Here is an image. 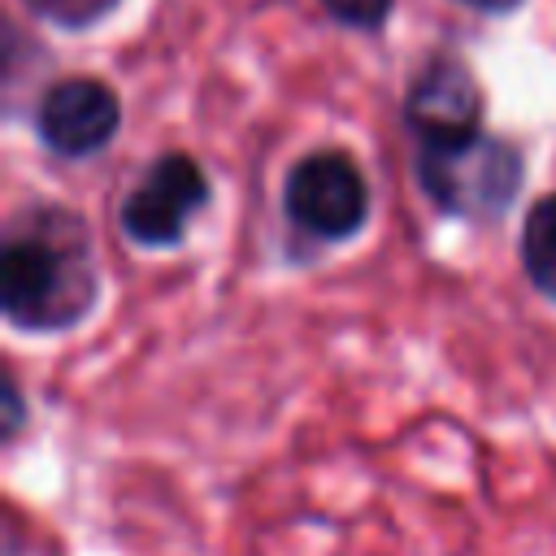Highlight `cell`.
Instances as JSON below:
<instances>
[{
	"mask_svg": "<svg viewBox=\"0 0 556 556\" xmlns=\"http://www.w3.org/2000/svg\"><path fill=\"white\" fill-rule=\"evenodd\" d=\"M0 300L4 317L26 330L74 326L96 300V269L83 248L52 235H17L0 256Z\"/></svg>",
	"mask_w": 556,
	"mask_h": 556,
	"instance_id": "1",
	"label": "cell"
},
{
	"mask_svg": "<svg viewBox=\"0 0 556 556\" xmlns=\"http://www.w3.org/2000/svg\"><path fill=\"white\" fill-rule=\"evenodd\" d=\"M287 217L317 235V239H348L365 226L369 213V187L352 156L343 152H313L300 165H291L282 187Z\"/></svg>",
	"mask_w": 556,
	"mask_h": 556,
	"instance_id": "3",
	"label": "cell"
},
{
	"mask_svg": "<svg viewBox=\"0 0 556 556\" xmlns=\"http://www.w3.org/2000/svg\"><path fill=\"white\" fill-rule=\"evenodd\" d=\"M35 4H43V9H52V13H91V9H100L104 0H35Z\"/></svg>",
	"mask_w": 556,
	"mask_h": 556,
	"instance_id": "9",
	"label": "cell"
},
{
	"mask_svg": "<svg viewBox=\"0 0 556 556\" xmlns=\"http://www.w3.org/2000/svg\"><path fill=\"white\" fill-rule=\"evenodd\" d=\"M208 200V182L200 165L182 152H165L126 195L122 204V230L143 248L178 243L191 213H200Z\"/></svg>",
	"mask_w": 556,
	"mask_h": 556,
	"instance_id": "4",
	"label": "cell"
},
{
	"mask_svg": "<svg viewBox=\"0 0 556 556\" xmlns=\"http://www.w3.org/2000/svg\"><path fill=\"white\" fill-rule=\"evenodd\" d=\"M39 139L61 156H87L117 135L122 104L100 78H61L39 100Z\"/></svg>",
	"mask_w": 556,
	"mask_h": 556,
	"instance_id": "5",
	"label": "cell"
},
{
	"mask_svg": "<svg viewBox=\"0 0 556 556\" xmlns=\"http://www.w3.org/2000/svg\"><path fill=\"white\" fill-rule=\"evenodd\" d=\"M521 261L530 282L556 300V195L539 200L521 230Z\"/></svg>",
	"mask_w": 556,
	"mask_h": 556,
	"instance_id": "7",
	"label": "cell"
},
{
	"mask_svg": "<svg viewBox=\"0 0 556 556\" xmlns=\"http://www.w3.org/2000/svg\"><path fill=\"white\" fill-rule=\"evenodd\" d=\"M326 9L348 26H378L391 13V0H326Z\"/></svg>",
	"mask_w": 556,
	"mask_h": 556,
	"instance_id": "8",
	"label": "cell"
},
{
	"mask_svg": "<svg viewBox=\"0 0 556 556\" xmlns=\"http://www.w3.org/2000/svg\"><path fill=\"white\" fill-rule=\"evenodd\" d=\"M469 9H482V13H508V9H517L521 0H465Z\"/></svg>",
	"mask_w": 556,
	"mask_h": 556,
	"instance_id": "10",
	"label": "cell"
},
{
	"mask_svg": "<svg viewBox=\"0 0 556 556\" xmlns=\"http://www.w3.org/2000/svg\"><path fill=\"white\" fill-rule=\"evenodd\" d=\"M482 96L473 74L456 56H434L408 91V126L421 143H447L478 130Z\"/></svg>",
	"mask_w": 556,
	"mask_h": 556,
	"instance_id": "6",
	"label": "cell"
},
{
	"mask_svg": "<svg viewBox=\"0 0 556 556\" xmlns=\"http://www.w3.org/2000/svg\"><path fill=\"white\" fill-rule=\"evenodd\" d=\"M417 178H421V187L430 191V200L439 208L482 217V213L508 208V200L517 195L521 156L508 143L473 130L465 139L421 143Z\"/></svg>",
	"mask_w": 556,
	"mask_h": 556,
	"instance_id": "2",
	"label": "cell"
}]
</instances>
